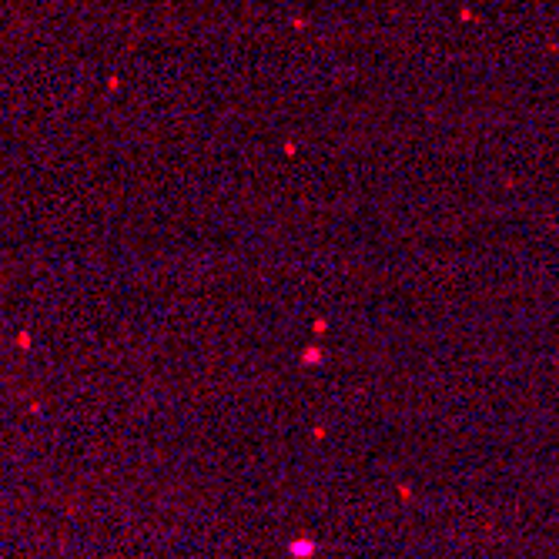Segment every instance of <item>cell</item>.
Returning a JSON list of instances; mask_svg holds the SVG:
<instances>
[{
  "label": "cell",
  "mask_w": 559,
  "mask_h": 559,
  "mask_svg": "<svg viewBox=\"0 0 559 559\" xmlns=\"http://www.w3.org/2000/svg\"><path fill=\"white\" fill-rule=\"evenodd\" d=\"M312 549H315V546H312V543H295V546H292V553H295V556H308Z\"/></svg>",
  "instance_id": "6da1fadb"
}]
</instances>
